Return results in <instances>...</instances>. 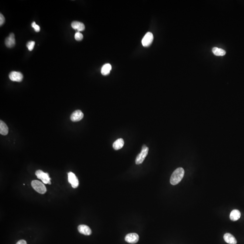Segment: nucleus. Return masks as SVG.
<instances>
[{
    "label": "nucleus",
    "mask_w": 244,
    "mask_h": 244,
    "mask_svg": "<svg viewBox=\"0 0 244 244\" xmlns=\"http://www.w3.org/2000/svg\"><path fill=\"white\" fill-rule=\"evenodd\" d=\"M184 175V170L183 168L180 167L177 168L173 172L170 179V183L175 185L180 182L183 178Z\"/></svg>",
    "instance_id": "f257e3e1"
},
{
    "label": "nucleus",
    "mask_w": 244,
    "mask_h": 244,
    "mask_svg": "<svg viewBox=\"0 0 244 244\" xmlns=\"http://www.w3.org/2000/svg\"><path fill=\"white\" fill-rule=\"evenodd\" d=\"M31 185L35 191L40 194H45L47 191V189L45 184L39 180H33Z\"/></svg>",
    "instance_id": "f03ea898"
},
{
    "label": "nucleus",
    "mask_w": 244,
    "mask_h": 244,
    "mask_svg": "<svg viewBox=\"0 0 244 244\" xmlns=\"http://www.w3.org/2000/svg\"><path fill=\"white\" fill-rule=\"evenodd\" d=\"M148 151L149 148L148 146H146V145H143L141 153L139 154V155L136 157L135 161L136 164L137 165H139L143 162L146 157L148 155Z\"/></svg>",
    "instance_id": "7ed1b4c3"
},
{
    "label": "nucleus",
    "mask_w": 244,
    "mask_h": 244,
    "mask_svg": "<svg viewBox=\"0 0 244 244\" xmlns=\"http://www.w3.org/2000/svg\"><path fill=\"white\" fill-rule=\"evenodd\" d=\"M35 175L38 179L42 181L43 183L51 184V178L49 176V174L43 172L41 170H38L35 172Z\"/></svg>",
    "instance_id": "20e7f679"
},
{
    "label": "nucleus",
    "mask_w": 244,
    "mask_h": 244,
    "mask_svg": "<svg viewBox=\"0 0 244 244\" xmlns=\"http://www.w3.org/2000/svg\"><path fill=\"white\" fill-rule=\"evenodd\" d=\"M68 180L73 188H76L79 186V181L77 177L72 172L68 173Z\"/></svg>",
    "instance_id": "39448f33"
},
{
    "label": "nucleus",
    "mask_w": 244,
    "mask_h": 244,
    "mask_svg": "<svg viewBox=\"0 0 244 244\" xmlns=\"http://www.w3.org/2000/svg\"><path fill=\"white\" fill-rule=\"evenodd\" d=\"M153 40V34L151 32L147 33L142 41V45L144 47H148L152 44Z\"/></svg>",
    "instance_id": "423d86ee"
},
{
    "label": "nucleus",
    "mask_w": 244,
    "mask_h": 244,
    "mask_svg": "<svg viewBox=\"0 0 244 244\" xmlns=\"http://www.w3.org/2000/svg\"><path fill=\"white\" fill-rule=\"evenodd\" d=\"M139 237L137 234L135 233H129L126 235L125 240L126 242L130 244H135L139 241Z\"/></svg>",
    "instance_id": "0eeeda50"
},
{
    "label": "nucleus",
    "mask_w": 244,
    "mask_h": 244,
    "mask_svg": "<svg viewBox=\"0 0 244 244\" xmlns=\"http://www.w3.org/2000/svg\"><path fill=\"white\" fill-rule=\"evenodd\" d=\"M9 77L12 81L21 82L23 80V75L20 72L13 71L9 74Z\"/></svg>",
    "instance_id": "6e6552de"
},
{
    "label": "nucleus",
    "mask_w": 244,
    "mask_h": 244,
    "mask_svg": "<svg viewBox=\"0 0 244 244\" xmlns=\"http://www.w3.org/2000/svg\"><path fill=\"white\" fill-rule=\"evenodd\" d=\"M84 117V114L81 111L77 110L74 111L70 116V119L73 122H78L81 120Z\"/></svg>",
    "instance_id": "1a4fd4ad"
},
{
    "label": "nucleus",
    "mask_w": 244,
    "mask_h": 244,
    "mask_svg": "<svg viewBox=\"0 0 244 244\" xmlns=\"http://www.w3.org/2000/svg\"><path fill=\"white\" fill-rule=\"evenodd\" d=\"M5 45L8 48H11L14 47L15 45V38L14 34H10L5 40Z\"/></svg>",
    "instance_id": "9d476101"
},
{
    "label": "nucleus",
    "mask_w": 244,
    "mask_h": 244,
    "mask_svg": "<svg viewBox=\"0 0 244 244\" xmlns=\"http://www.w3.org/2000/svg\"><path fill=\"white\" fill-rule=\"evenodd\" d=\"M78 230L80 233L86 235H91L92 231L90 228L86 225H80L78 227Z\"/></svg>",
    "instance_id": "9b49d317"
},
{
    "label": "nucleus",
    "mask_w": 244,
    "mask_h": 244,
    "mask_svg": "<svg viewBox=\"0 0 244 244\" xmlns=\"http://www.w3.org/2000/svg\"><path fill=\"white\" fill-rule=\"evenodd\" d=\"M224 240L227 243L230 244H237V241L232 235L227 233L224 235Z\"/></svg>",
    "instance_id": "f8f14e48"
},
{
    "label": "nucleus",
    "mask_w": 244,
    "mask_h": 244,
    "mask_svg": "<svg viewBox=\"0 0 244 244\" xmlns=\"http://www.w3.org/2000/svg\"><path fill=\"white\" fill-rule=\"evenodd\" d=\"M71 26L73 29L77 30L78 32L82 31L85 29V25L83 23L76 21L72 22Z\"/></svg>",
    "instance_id": "ddd939ff"
},
{
    "label": "nucleus",
    "mask_w": 244,
    "mask_h": 244,
    "mask_svg": "<svg viewBox=\"0 0 244 244\" xmlns=\"http://www.w3.org/2000/svg\"><path fill=\"white\" fill-rule=\"evenodd\" d=\"M241 214L238 210L234 209L231 211L230 213V219L232 221H236L238 220L241 217Z\"/></svg>",
    "instance_id": "4468645a"
},
{
    "label": "nucleus",
    "mask_w": 244,
    "mask_h": 244,
    "mask_svg": "<svg viewBox=\"0 0 244 244\" xmlns=\"http://www.w3.org/2000/svg\"><path fill=\"white\" fill-rule=\"evenodd\" d=\"M124 144V142L123 139L119 138L116 140L113 143V148L115 150H119L123 148Z\"/></svg>",
    "instance_id": "2eb2a0df"
},
{
    "label": "nucleus",
    "mask_w": 244,
    "mask_h": 244,
    "mask_svg": "<svg viewBox=\"0 0 244 244\" xmlns=\"http://www.w3.org/2000/svg\"><path fill=\"white\" fill-rule=\"evenodd\" d=\"M9 129L7 126L3 121H0V134L2 135H7L8 134Z\"/></svg>",
    "instance_id": "dca6fc26"
},
{
    "label": "nucleus",
    "mask_w": 244,
    "mask_h": 244,
    "mask_svg": "<svg viewBox=\"0 0 244 244\" xmlns=\"http://www.w3.org/2000/svg\"><path fill=\"white\" fill-rule=\"evenodd\" d=\"M112 69V66L109 63H106L104 64L101 68V74L104 76L108 75L110 74V70Z\"/></svg>",
    "instance_id": "f3484780"
},
{
    "label": "nucleus",
    "mask_w": 244,
    "mask_h": 244,
    "mask_svg": "<svg viewBox=\"0 0 244 244\" xmlns=\"http://www.w3.org/2000/svg\"><path fill=\"white\" fill-rule=\"evenodd\" d=\"M212 51L213 54L217 56H222L225 55L226 53V51L224 50L217 47L213 48Z\"/></svg>",
    "instance_id": "a211bd4d"
},
{
    "label": "nucleus",
    "mask_w": 244,
    "mask_h": 244,
    "mask_svg": "<svg viewBox=\"0 0 244 244\" xmlns=\"http://www.w3.org/2000/svg\"><path fill=\"white\" fill-rule=\"evenodd\" d=\"M35 45V42L33 41L29 42L27 43V45H26V46L28 49L29 50L31 51L33 50V49H34Z\"/></svg>",
    "instance_id": "6ab92c4d"
},
{
    "label": "nucleus",
    "mask_w": 244,
    "mask_h": 244,
    "mask_svg": "<svg viewBox=\"0 0 244 244\" xmlns=\"http://www.w3.org/2000/svg\"><path fill=\"white\" fill-rule=\"evenodd\" d=\"M83 38V35L81 34L80 32H77L75 34V39L76 40L81 41V40H82Z\"/></svg>",
    "instance_id": "aec40b11"
},
{
    "label": "nucleus",
    "mask_w": 244,
    "mask_h": 244,
    "mask_svg": "<svg viewBox=\"0 0 244 244\" xmlns=\"http://www.w3.org/2000/svg\"><path fill=\"white\" fill-rule=\"evenodd\" d=\"M31 26L34 29L35 31L37 32H39V31H40V27H39V25H37V24H36V23H35V22H33L32 23Z\"/></svg>",
    "instance_id": "412c9836"
},
{
    "label": "nucleus",
    "mask_w": 244,
    "mask_h": 244,
    "mask_svg": "<svg viewBox=\"0 0 244 244\" xmlns=\"http://www.w3.org/2000/svg\"><path fill=\"white\" fill-rule=\"evenodd\" d=\"M5 19L4 16L2 14H0V25L1 26V25H3L4 23H5Z\"/></svg>",
    "instance_id": "4be33fe9"
},
{
    "label": "nucleus",
    "mask_w": 244,
    "mask_h": 244,
    "mask_svg": "<svg viewBox=\"0 0 244 244\" xmlns=\"http://www.w3.org/2000/svg\"><path fill=\"white\" fill-rule=\"evenodd\" d=\"M16 244H27L26 241L24 240H20Z\"/></svg>",
    "instance_id": "5701e85b"
}]
</instances>
